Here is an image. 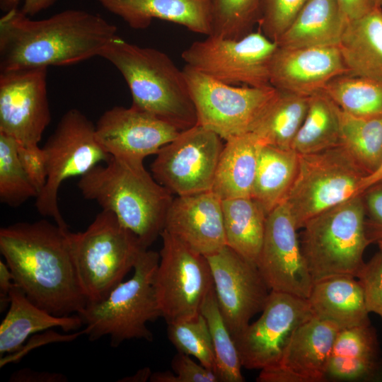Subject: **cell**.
<instances>
[{
    "label": "cell",
    "mask_w": 382,
    "mask_h": 382,
    "mask_svg": "<svg viewBox=\"0 0 382 382\" xmlns=\"http://www.w3.org/2000/svg\"><path fill=\"white\" fill-rule=\"evenodd\" d=\"M69 238L87 303L105 299L148 249L115 214L103 209L85 231H69Z\"/></svg>",
    "instance_id": "8992f818"
},
{
    "label": "cell",
    "mask_w": 382,
    "mask_h": 382,
    "mask_svg": "<svg viewBox=\"0 0 382 382\" xmlns=\"http://www.w3.org/2000/svg\"><path fill=\"white\" fill-rule=\"evenodd\" d=\"M340 111L323 91L310 96L306 116L291 149L298 154H308L340 145Z\"/></svg>",
    "instance_id": "1f68e13d"
},
{
    "label": "cell",
    "mask_w": 382,
    "mask_h": 382,
    "mask_svg": "<svg viewBox=\"0 0 382 382\" xmlns=\"http://www.w3.org/2000/svg\"><path fill=\"white\" fill-rule=\"evenodd\" d=\"M302 228L301 246L313 284L338 275L357 277L371 244L360 195L313 216Z\"/></svg>",
    "instance_id": "52a82bcc"
},
{
    "label": "cell",
    "mask_w": 382,
    "mask_h": 382,
    "mask_svg": "<svg viewBox=\"0 0 382 382\" xmlns=\"http://www.w3.org/2000/svg\"><path fill=\"white\" fill-rule=\"evenodd\" d=\"M357 279L362 288L367 311L382 319V253L379 251L364 262Z\"/></svg>",
    "instance_id": "ab89813d"
},
{
    "label": "cell",
    "mask_w": 382,
    "mask_h": 382,
    "mask_svg": "<svg viewBox=\"0 0 382 382\" xmlns=\"http://www.w3.org/2000/svg\"><path fill=\"white\" fill-rule=\"evenodd\" d=\"M307 301L314 316L340 330L371 323L364 292L355 277L338 275L316 282Z\"/></svg>",
    "instance_id": "cb8c5ba5"
},
{
    "label": "cell",
    "mask_w": 382,
    "mask_h": 382,
    "mask_svg": "<svg viewBox=\"0 0 382 382\" xmlns=\"http://www.w3.org/2000/svg\"><path fill=\"white\" fill-rule=\"evenodd\" d=\"M337 47L348 74L382 81V8L348 21Z\"/></svg>",
    "instance_id": "484cf974"
},
{
    "label": "cell",
    "mask_w": 382,
    "mask_h": 382,
    "mask_svg": "<svg viewBox=\"0 0 382 382\" xmlns=\"http://www.w3.org/2000/svg\"><path fill=\"white\" fill-rule=\"evenodd\" d=\"M18 152L21 162L39 195L45 185L47 175L42 148L39 146L23 147L18 145Z\"/></svg>",
    "instance_id": "7bdbcfd3"
},
{
    "label": "cell",
    "mask_w": 382,
    "mask_h": 382,
    "mask_svg": "<svg viewBox=\"0 0 382 382\" xmlns=\"http://www.w3.org/2000/svg\"><path fill=\"white\" fill-rule=\"evenodd\" d=\"M375 5L382 8V0H373Z\"/></svg>",
    "instance_id": "816d5d0a"
},
{
    "label": "cell",
    "mask_w": 382,
    "mask_h": 382,
    "mask_svg": "<svg viewBox=\"0 0 382 382\" xmlns=\"http://www.w3.org/2000/svg\"><path fill=\"white\" fill-rule=\"evenodd\" d=\"M151 382H177L176 375L173 371H156L151 374Z\"/></svg>",
    "instance_id": "f907efd6"
},
{
    "label": "cell",
    "mask_w": 382,
    "mask_h": 382,
    "mask_svg": "<svg viewBox=\"0 0 382 382\" xmlns=\"http://www.w3.org/2000/svg\"><path fill=\"white\" fill-rule=\"evenodd\" d=\"M181 131L156 115L139 110L114 106L96 124L98 141L107 153L120 160L142 162L156 154Z\"/></svg>",
    "instance_id": "ac0fdd59"
},
{
    "label": "cell",
    "mask_w": 382,
    "mask_h": 382,
    "mask_svg": "<svg viewBox=\"0 0 382 382\" xmlns=\"http://www.w3.org/2000/svg\"><path fill=\"white\" fill-rule=\"evenodd\" d=\"M364 212L365 228L370 243L382 238V180L372 184L361 194Z\"/></svg>",
    "instance_id": "60d3db41"
},
{
    "label": "cell",
    "mask_w": 382,
    "mask_h": 382,
    "mask_svg": "<svg viewBox=\"0 0 382 382\" xmlns=\"http://www.w3.org/2000/svg\"><path fill=\"white\" fill-rule=\"evenodd\" d=\"M313 316L307 299L270 291L260 318L233 336L242 366L262 370L274 365L296 329Z\"/></svg>",
    "instance_id": "5bb4252c"
},
{
    "label": "cell",
    "mask_w": 382,
    "mask_h": 382,
    "mask_svg": "<svg viewBox=\"0 0 382 382\" xmlns=\"http://www.w3.org/2000/svg\"><path fill=\"white\" fill-rule=\"evenodd\" d=\"M340 329L314 316L294 331L279 361L260 370L258 382H324L332 345Z\"/></svg>",
    "instance_id": "d6986e66"
},
{
    "label": "cell",
    "mask_w": 382,
    "mask_h": 382,
    "mask_svg": "<svg viewBox=\"0 0 382 382\" xmlns=\"http://www.w3.org/2000/svg\"><path fill=\"white\" fill-rule=\"evenodd\" d=\"M326 381H382V356L371 323L341 329L328 359Z\"/></svg>",
    "instance_id": "7402d4cb"
},
{
    "label": "cell",
    "mask_w": 382,
    "mask_h": 382,
    "mask_svg": "<svg viewBox=\"0 0 382 382\" xmlns=\"http://www.w3.org/2000/svg\"><path fill=\"white\" fill-rule=\"evenodd\" d=\"M57 0H0V8L6 12L22 4L20 11L27 16L32 17L52 6Z\"/></svg>",
    "instance_id": "ee69618b"
},
{
    "label": "cell",
    "mask_w": 382,
    "mask_h": 382,
    "mask_svg": "<svg viewBox=\"0 0 382 382\" xmlns=\"http://www.w3.org/2000/svg\"><path fill=\"white\" fill-rule=\"evenodd\" d=\"M308 0H261L258 25L277 42Z\"/></svg>",
    "instance_id": "f35d334b"
},
{
    "label": "cell",
    "mask_w": 382,
    "mask_h": 382,
    "mask_svg": "<svg viewBox=\"0 0 382 382\" xmlns=\"http://www.w3.org/2000/svg\"><path fill=\"white\" fill-rule=\"evenodd\" d=\"M130 28L145 29L153 20L169 21L191 32L211 34L209 0H95Z\"/></svg>",
    "instance_id": "603a6c76"
},
{
    "label": "cell",
    "mask_w": 382,
    "mask_h": 382,
    "mask_svg": "<svg viewBox=\"0 0 382 382\" xmlns=\"http://www.w3.org/2000/svg\"><path fill=\"white\" fill-rule=\"evenodd\" d=\"M336 1L347 21L357 19L376 6L373 0H336Z\"/></svg>",
    "instance_id": "bcb514c9"
},
{
    "label": "cell",
    "mask_w": 382,
    "mask_h": 382,
    "mask_svg": "<svg viewBox=\"0 0 382 382\" xmlns=\"http://www.w3.org/2000/svg\"><path fill=\"white\" fill-rule=\"evenodd\" d=\"M347 21L336 0H308L276 42L282 47L338 46Z\"/></svg>",
    "instance_id": "4316f807"
},
{
    "label": "cell",
    "mask_w": 382,
    "mask_h": 382,
    "mask_svg": "<svg viewBox=\"0 0 382 382\" xmlns=\"http://www.w3.org/2000/svg\"><path fill=\"white\" fill-rule=\"evenodd\" d=\"M376 243L378 245L379 248V251L382 253V238L378 240Z\"/></svg>",
    "instance_id": "f5cc1de1"
},
{
    "label": "cell",
    "mask_w": 382,
    "mask_h": 382,
    "mask_svg": "<svg viewBox=\"0 0 382 382\" xmlns=\"http://www.w3.org/2000/svg\"><path fill=\"white\" fill-rule=\"evenodd\" d=\"M261 0H209V35L238 39L258 23Z\"/></svg>",
    "instance_id": "8d00e7d4"
},
{
    "label": "cell",
    "mask_w": 382,
    "mask_h": 382,
    "mask_svg": "<svg viewBox=\"0 0 382 382\" xmlns=\"http://www.w3.org/2000/svg\"><path fill=\"white\" fill-rule=\"evenodd\" d=\"M11 272L6 263L0 261V306L4 311L10 303V293L16 286Z\"/></svg>",
    "instance_id": "7dc6e473"
},
{
    "label": "cell",
    "mask_w": 382,
    "mask_h": 382,
    "mask_svg": "<svg viewBox=\"0 0 382 382\" xmlns=\"http://www.w3.org/2000/svg\"><path fill=\"white\" fill-rule=\"evenodd\" d=\"M83 197L112 212L144 246H150L164 229L173 194L159 184L142 162L110 158L80 178Z\"/></svg>",
    "instance_id": "3957f363"
},
{
    "label": "cell",
    "mask_w": 382,
    "mask_h": 382,
    "mask_svg": "<svg viewBox=\"0 0 382 382\" xmlns=\"http://www.w3.org/2000/svg\"><path fill=\"white\" fill-rule=\"evenodd\" d=\"M9 381L14 382H61L66 381V378L62 374L40 372L23 369L13 373Z\"/></svg>",
    "instance_id": "f6af8a7d"
},
{
    "label": "cell",
    "mask_w": 382,
    "mask_h": 382,
    "mask_svg": "<svg viewBox=\"0 0 382 382\" xmlns=\"http://www.w3.org/2000/svg\"><path fill=\"white\" fill-rule=\"evenodd\" d=\"M205 257L219 307L233 336L262 311L270 290L256 264L228 245Z\"/></svg>",
    "instance_id": "e0dca14e"
},
{
    "label": "cell",
    "mask_w": 382,
    "mask_h": 382,
    "mask_svg": "<svg viewBox=\"0 0 382 382\" xmlns=\"http://www.w3.org/2000/svg\"><path fill=\"white\" fill-rule=\"evenodd\" d=\"M42 150L47 175L44 187L35 198V207L42 216L68 228L58 204L62 183L83 176L111 156L98 140L96 125L78 109L69 110L62 115Z\"/></svg>",
    "instance_id": "9c48e42d"
},
{
    "label": "cell",
    "mask_w": 382,
    "mask_h": 382,
    "mask_svg": "<svg viewBox=\"0 0 382 382\" xmlns=\"http://www.w3.org/2000/svg\"><path fill=\"white\" fill-rule=\"evenodd\" d=\"M342 111L358 117H382V81L345 74L323 90Z\"/></svg>",
    "instance_id": "d6a6232c"
},
{
    "label": "cell",
    "mask_w": 382,
    "mask_h": 382,
    "mask_svg": "<svg viewBox=\"0 0 382 382\" xmlns=\"http://www.w3.org/2000/svg\"><path fill=\"white\" fill-rule=\"evenodd\" d=\"M167 333L178 352L195 357L202 366L215 373L211 334L206 319L201 313L190 319L168 323Z\"/></svg>",
    "instance_id": "74e56055"
},
{
    "label": "cell",
    "mask_w": 382,
    "mask_h": 382,
    "mask_svg": "<svg viewBox=\"0 0 382 382\" xmlns=\"http://www.w3.org/2000/svg\"><path fill=\"white\" fill-rule=\"evenodd\" d=\"M199 125L225 141L251 132L277 90L271 85L236 87L185 65L183 69Z\"/></svg>",
    "instance_id": "30bf717a"
},
{
    "label": "cell",
    "mask_w": 382,
    "mask_h": 382,
    "mask_svg": "<svg viewBox=\"0 0 382 382\" xmlns=\"http://www.w3.org/2000/svg\"><path fill=\"white\" fill-rule=\"evenodd\" d=\"M47 68L0 71V132L23 147L38 146L51 120Z\"/></svg>",
    "instance_id": "9a60e30c"
},
{
    "label": "cell",
    "mask_w": 382,
    "mask_h": 382,
    "mask_svg": "<svg viewBox=\"0 0 382 382\" xmlns=\"http://www.w3.org/2000/svg\"><path fill=\"white\" fill-rule=\"evenodd\" d=\"M152 372L149 367L139 369L134 375L119 380L122 382H145L149 381Z\"/></svg>",
    "instance_id": "681fc988"
},
{
    "label": "cell",
    "mask_w": 382,
    "mask_h": 382,
    "mask_svg": "<svg viewBox=\"0 0 382 382\" xmlns=\"http://www.w3.org/2000/svg\"><path fill=\"white\" fill-rule=\"evenodd\" d=\"M38 195L24 169L14 139L0 132V201L16 208Z\"/></svg>",
    "instance_id": "d590c367"
},
{
    "label": "cell",
    "mask_w": 382,
    "mask_h": 382,
    "mask_svg": "<svg viewBox=\"0 0 382 382\" xmlns=\"http://www.w3.org/2000/svg\"><path fill=\"white\" fill-rule=\"evenodd\" d=\"M159 259V253L144 250L129 279L120 282L103 300L86 304L78 315L89 340L108 336L113 347L132 339L152 341L147 323L162 317L154 287Z\"/></svg>",
    "instance_id": "5b68a950"
},
{
    "label": "cell",
    "mask_w": 382,
    "mask_h": 382,
    "mask_svg": "<svg viewBox=\"0 0 382 382\" xmlns=\"http://www.w3.org/2000/svg\"><path fill=\"white\" fill-rule=\"evenodd\" d=\"M381 180H382V159L378 167L372 173L367 175L362 178L357 195H359L368 187Z\"/></svg>",
    "instance_id": "c3c4849f"
},
{
    "label": "cell",
    "mask_w": 382,
    "mask_h": 382,
    "mask_svg": "<svg viewBox=\"0 0 382 382\" xmlns=\"http://www.w3.org/2000/svg\"><path fill=\"white\" fill-rule=\"evenodd\" d=\"M200 313L206 319L210 331L215 355V373L219 381H244L239 354L219 307L214 287L205 297Z\"/></svg>",
    "instance_id": "e575fe53"
},
{
    "label": "cell",
    "mask_w": 382,
    "mask_h": 382,
    "mask_svg": "<svg viewBox=\"0 0 382 382\" xmlns=\"http://www.w3.org/2000/svg\"><path fill=\"white\" fill-rule=\"evenodd\" d=\"M294 219L283 202L267 216L256 265L270 291L307 299L313 285Z\"/></svg>",
    "instance_id": "2e32d148"
},
{
    "label": "cell",
    "mask_w": 382,
    "mask_h": 382,
    "mask_svg": "<svg viewBox=\"0 0 382 382\" xmlns=\"http://www.w3.org/2000/svg\"><path fill=\"white\" fill-rule=\"evenodd\" d=\"M163 230L201 255L216 253L226 245L222 199L212 190L176 196Z\"/></svg>",
    "instance_id": "44dd1931"
},
{
    "label": "cell",
    "mask_w": 382,
    "mask_h": 382,
    "mask_svg": "<svg viewBox=\"0 0 382 382\" xmlns=\"http://www.w3.org/2000/svg\"><path fill=\"white\" fill-rule=\"evenodd\" d=\"M278 47L261 31L238 39L208 35L193 42L181 54L186 65L228 84L270 85V71Z\"/></svg>",
    "instance_id": "8fae6325"
},
{
    "label": "cell",
    "mask_w": 382,
    "mask_h": 382,
    "mask_svg": "<svg viewBox=\"0 0 382 382\" xmlns=\"http://www.w3.org/2000/svg\"><path fill=\"white\" fill-rule=\"evenodd\" d=\"M82 325L78 314L56 316L38 307L16 285L10 293L8 311L0 325V354L18 352L28 337L36 332L53 328L69 332Z\"/></svg>",
    "instance_id": "d4e9b609"
},
{
    "label": "cell",
    "mask_w": 382,
    "mask_h": 382,
    "mask_svg": "<svg viewBox=\"0 0 382 382\" xmlns=\"http://www.w3.org/2000/svg\"><path fill=\"white\" fill-rule=\"evenodd\" d=\"M348 74L337 46L277 47L270 83L279 91L310 97L332 79Z\"/></svg>",
    "instance_id": "ffe728a7"
},
{
    "label": "cell",
    "mask_w": 382,
    "mask_h": 382,
    "mask_svg": "<svg viewBox=\"0 0 382 382\" xmlns=\"http://www.w3.org/2000/svg\"><path fill=\"white\" fill-rule=\"evenodd\" d=\"M221 139L197 124L181 131L156 154L153 177L176 196L212 190L224 147Z\"/></svg>",
    "instance_id": "4fadbf2b"
},
{
    "label": "cell",
    "mask_w": 382,
    "mask_h": 382,
    "mask_svg": "<svg viewBox=\"0 0 382 382\" xmlns=\"http://www.w3.org/2000/svg\"><path fill=\"white\" fill-rule=\"evenodd\" d=\"M100 57L122 75L131 93L132 106L156 115L180 131L197 124L183 70L166 53L132 44L117 35Z\"/></svg>",
    "instance_id": "277c9868"
},
{
    "label": "cell",
    "mask_w": 382,
    "mask_h": 382,
    "mask_svg": "<svg viewBox=\"0 0 382 382\" xmlns=\"http://www.w3.org/2000/svg\"><path fill=\"white\" fill-rule=\"evenodd\" d=\"M226 245L256 264L267 214L252 197L222 199Z\"/></svg>",
    "instance_id": "f546056e"
},
{
    "label": "cell",
    "mask_w": 382,
    "mask_h": 382,
    "mask_svg": "<svg viewBox=\"0 0 382 382\" xmlns=\"http://www.w3.org/2000/svg\"><path fill=\"white\" fill-rule=\"evenodd\" d=\"M309 97L277 90L250 133L262 145L291 149L308 107Z\"/></svg>",
    "instance_id": "4dcf8cb0"
},
{
    "label": "cell",
    "mask_w": 382,
    "mask_h": 382,
    "mask_svg": "<svg viewBox=\"0 0 382 382\" xmlns=\"http://www.w3.org/2000/svg\"><path fill=\"white\" fill-rule=\"evenodd\" d=\"M177 382H220L216 374L201 364L195 362L190 356L178 352L171 361Z\"/></svg>",
    "instance_id": "b9f144b4"
},
{
    "label": "cell",
    "mask_w": 382,
    "mask_h": 382,
    "mask_svg": "<svg viewBox=\"0 0 382 382\" xmlns=\"http://www.w3.org/2000/svg\"><path fill=\"white\" fill-rule=\"evenodd\" d=\"M117 33L114 24L82 10L33 20L13 8L0 18V71L68 66L100 57Z\"/></svg>",
    "instance_id": "7a4b0ae2"
},
{
    "label": "cell",
    "mask_w": 382,
    "mask_h": 382,
    "mask_svg": "<svg viewBox=\"0 0 382 382\" xmlns=\"http://www.w3.org/2000/svg\"><path fill=\"white\" fill-rule=\"evenodd\" d=\"M262 145L250 132L226 140L212 191L221 199L251 197Z\"/></svg>",
    "instance_id": "83f0119b"
},
{
    "label": "cell",
    "mask_w": 382,
    "mask_h": 382,
    "mask_svg": "<svg viewBox=\"0 0 382 382\" xmlns=\"http://www.w3.org/2000/svg\"><path fill=\"white\" fill-rule=\"evenodd\" d=\"M160 236L154 287L162 318L167 324L195 318L214 287L208 261L165 230Z\"/></svg>",
    "instance_id": "7c38bea8"
},
{
    "label": "cell",
    "mask_w": 382,
    "mask_h": 382,
    "mask_svg": "<svg viewBox=\"0 0 382 382\" xmlns=\"http://www.w3.org/2000/svg\"><path fill=\"white\" fill-rule=\"evenodd\" d=\"M340 144L366 175L372 173L382 159V117H358L340 110Z\"/></svg>",
    "instance_id": "836d02e7"
},
{
    "label": "cell",
    "mask_w": 382,
    "mask_h": 382,
    "mask_svg": "<svg viewBox=\"0 0 382 382\" xmlns=\"http://www.w3.org/2000/svg\"><path fill=\"white\" fill-rule=\"evenodd\" d=\"M365 175L341 144L299 154L297 173L284 201L297 229L313 216L357 196Z\"/></svg>",
    "instance_id": "ba28073f"
},
{
    "label": "cell",
    "mask_w": 382,
    "mask_h": 382,
    "mask_svg": "<svg viewBox=\"0 0 382 382\" xmlns=\"http://www.w3.org/2000/svg\"><path fill=\"white\" fill-rule=\"evenodd\" d=\"M69 233L46 219L0 229V252L16 286L35 305L60 317L79 314L87 304Z\"/></svg>",
    "instance_id": "6da1fadb"
},
{
    "label": "cell",
    "mask_w": 382,
    "mask_h": 382,
    "mask_svg": "<svg viewBox=\"0 0 382 382\" xmlns=\"http://www.w3.org/2000/svg\"><path fill=\"white\" fill-rule=\"evenodd\" d=\"M298 164L299 154L293 149L262 145L251 197L267 214L285 200Z\"/></svg>",
    "instance_id": "f1b7e54d"
}]
</instances>
